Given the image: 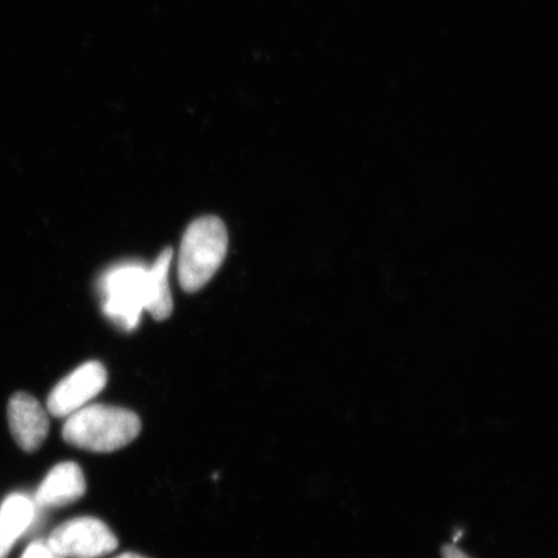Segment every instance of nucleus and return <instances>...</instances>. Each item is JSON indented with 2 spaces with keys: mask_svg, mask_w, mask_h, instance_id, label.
<instances>
[{
  "mask_svg": "<svg viewBox=\"0 0 558 558\" xmlns=\"http://www.w3.org/2000/svg\"><path fill=\"white\" fill-rule=\"evenodd\" d=\"M228 232L219 218L205 216L192 222L179 254V281L186 292L199 291L216 275L228 253Z\"/></svg>",
  "mask_w": 558,
  "mask_h": 558,
  "instance_id": "f03ea898",
  "label": "nucleus"
},
{
  "mask_svg": "<svg viewBox=\"0 0 558 558\" xmlns=\"http://www.w3.org/2000/svg\"><path fill=\"white\" fill-rule=\"evenodd\" d=\"M172 248H165L158 259L149 268L148 302L146 312L157 320H165L173 311L172 295L169 283V274L172 262Z\"/></svg>",
  "mask_w": 558,
  "mask_h": 558,
  "instance_id": "1a4fd4ad",
  "label": "nucleus"
},
{
  "mask_svg": "<svg viewBox=\"0 0 558 558\" xmlns=\"http://www.w3.org/2000/svg\"><path fill=\"white\" fill-rule=\"evenodd\" d=\"M107 381L108 373L100 362H87L52 389L47 400L48 413L56 417L75 414L107 387Z\"/></svg>",
  "mask_w": 558,
  "mask_h": 558,
  "instance_id": "39448f33",
  "label": "nucleus"
},
{
  "mask_svg": "<svg viewBox=\"0 0 558 558\" xmlns=\"http://www.w3.org/2000/svg\"><path fill=\"white\" fill-rule=\"evenodd\" d=\"M9 423L13 438L26 452L37 451L50 432L46 410L35 397L25 392L12 396L9 403Z\"/></svg>",
  "mask_w": 558,
  "mask_h": 558,
  "instance_id": "423d86ee",
  "label": "nucleus"
},
{
  "mask_svg": "<svg viewBox=\"0 0 558 558\" xmlns=\"http://www.w3.org/2000/svg\"><path fill=\"white\" fill-rule=\"evenodd\" d=\"M21 558H64L54 553L50 544L46 541L33 542L26 548L25 554Z\"/></svg>",
  "mask_w": 558,
  "mask_h": 558,
  "instance_id": "9d476101",
  "label": "nucleus"
},
{
  "mask_svg": "<svg viewBox=\"0 0 558 558\" xmlns=\"http://www.w3.org/2000/svg\"><path fill=\"white\" fill-rule=\"evenodd\" d=\"M47 542L64 558H101L113 554L120 544L107 523L95 518L66 521L53 530Z\"/></svg>",
  "mask_w": 558,
  "mask_h": 558,
  "instance_id": "20e7f679",
  "label": "nucleus"
},
{
  "mask_svg": "<svg viewBox=\"0 0 558 558\" xmlns=\"http://www.w3.org/2000/svg\"><path fill=\"white\" fill-rule=\"evenodd\" d=\"M142 432V421L134 411L87 404L70 415L62 428L65 442L90 452H114L125 448Z\"/></svg>",
  "mask_w": 558,
  "mask_h": 558,
  "instance_id": "f257e3e1",
  "label": "nucleus"
},
{
  "mask_svg": "<svg viewBox=\"0 0 558 558\" xmlns=\"http://www.w3.org/2000/svg\"><path fill=\"white\" fill-rule=\"evenodd\" d=\"M442 557L444 558H471L469 555H465L463 550H460L453 544H446L442 548Z\"/></svg>",
  "mask_w": 558,
  "mask_h": 558,
  "instance_id": "9b49d317",
  "label": "nucleus"
},
{
  "mask_svg": "<svg viewBox=\"0 0 558 558\" xmlns=\"http://www.w3.org/2000/svg\"><path fill=\"white\" fill-rule=\"evenodd\" d=\"M86 488L85 474L78 464L60 463L53 466L38 487L34 505L40 508L66 507L85 497Z\"/></svg>",
  "mask_w": 558,
  "mask_h": 558,
  "instance_id": "0eeeda50",
  "label": "nucleus"
},
{
  "mask_svg": "<svg viewBox=\"0 0 558 558\" xmlns=\"http://www.w3.org/2000/svg\"><path fill=\"white\" fill-rule=\"evenodd\" d=\"M149 268L142 263H123L105 271L99 289L105 316L122 329H136L148 302Z\"/></svg>",
  "mask_w": 558,
  "mask_h": 558,
  "instance_id": "7ed1b4c3",
  "label": "nucleus"
},
{
  "mask_svg": "<svg viewBox=\"0 0 558 558\" xmlns=\"http://www.w3.org/2000/svg\"><path fill=\"white\" fill-rule=\"evenodd\" d=\"M35 505L23 494H12L0 507V558H7L16 541L32 525Z\"/></svg>",
  "mask_w": 558,
  "mask_h": 558,
  "instance_id": "6e6552de",
  "label": "nucleus"
},
{
  "mask_svg": "<svg viewBox=\"0 0 558 558\" xmlns=\"http://www.w3.org/2000/svg\"><path fill=\"white\" fill-rule=\"evenodd\" d=\"M114 558H146V557L140 556L137 554L128 553V554H122L120 556H116Z\"/></svg>",
  "mask_w": 558,
  "mask_h": 558,
  "instance_id": "f8f14e48",
  "label": "nucleus"
}]
</instances>
